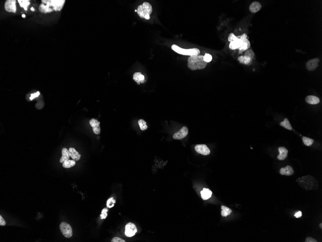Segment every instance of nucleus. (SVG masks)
I'll return each mask as SVG.
<instances>
[{
	"label": "nucleus",
	"mask_w": 322,
	"mask_h": 242,
	"mask_svg": "<svg viewBox=\"0 0 322 242\" xmlns=\"http://www.w3.org/2000/svg\"><path fill=\"white\" fill-rule=\"evenodd\" d=\"M65 2V0H42L39 10L42 13L60 11L63 8Z\"/></svg>",
	"instance_id": "obj_1"
},
{
	"label": "nucleus",
	"mask_w": 322,
	"mask_h": 242,
	"mask_svg": "<svg viewBox=\"0 0 322 242\" xmlns=\"http://www.w3.org/2000/svg\"><path fill=\"white\" fill-rule=\"evenodd\" d=\"M90 125L93 128L94 133L96 135H99L101 133V129L100 127V122L97 119H92L89 121Z\"/></svg>",
	"instance_id": "obj_12"
},
{
	"label": "nucleus",
	"mask_w": 322,
	"mask_h": 242,
	"mask_svg": "<svg viewBox=\"0 0 322 242\" xmlns=\"http://www.w3.org/2000/svg\"><path fill=\"white\" fill-rule=\"evenodd\" d=\"M238 38V37L236 36L235 35H234V34L233 33H231L228 36V41H229L232 42L235 41Z\"/></svg>",
	"instance_id": "obj_32"
},
{
	"label": "nucleus",
	"mask_w": 322,
	"mask_h": 242,
	"mask_svg": "<svg viewBox=\"0 0 322 242\" xmlns=\"http://www.w3.org/2000/svg\"><path fill=\"white\" fill-rule=\"evenodd\" d=\"M69 152L70 157L73 160L78 161L80 160L81 157V155L79 153V152L76 151L75 149L72 147H70L69 149Z\"/></svg>",
	"instance_id": "obj_17"
},
{
	"label": "nucleus",
	"mask_w": 322,
	"mask_h": 242,
	"mask_svg": "<svg viewBox=\"0 0 322 242\" xmlns=\"http://www.w3.org/2000/svg\"><path fill=\"white\" fill-rule=\"evenodd\" d=\"M239 46H240V39L239 37H238L237 39L235 41L231 42L229 45V48L230 49L232 50H235L239 48Z\"/></svg>",
	"instance_id": "obj_24"
},
{
	"label": "nucleus",
	"mask_w": 322,
	"mask_h": 242,
	"mask_svg": "<svg viewBox=\"0 0 322 242\" xmlns=\"http://www.w3.org/2000/svg\"><path fill=\"white\" fill-rule=\"evenodd\" d=\"M5 10L8 12L16 13L17 11L16 0L7 1L5 4Z\"/></svg>",
	"instance_id": "obj_10"
},
{
	"label": "nucleus",
	"mask_w": 322,
	"mask_h": 242,
	"mask_svg": "<svg viewBox=\"0 0 322 242\" xmlns=\"http://www.w3.org/2000/svg\"><path fill=\"white\" fill-rule=\"evenodd\" d=\"M60 229L65 237L71 238L72 236V229L70 225L63 222L60 225Z\"/></svg>",
	"instance_id": "obj_6"
},
{
	"label": "nucleus",
	"mask_w": 322,
	"mask_h": 242,
	"mask_svg": "<svg viewBox=\"0 0 322 242\" xmlns=\"http://www.w3.org/2000/svg\"><path fill=\"white\" fill-rule=\"evenodd\" d=\"M247 36L245 33L239 36L240 38V46L239 49L240 53L243 52L244 51H247L250 48V43L248 39Z\"/></svg>",
	"instance_id": "obj_5"
},
{
	"label": "nucleus",
	"mask_w": 322,
	"mask_h": 242,
	"mask_svg": "<svg viewBox=\"0 0 322 242\" xmlns=\"http://www.w3.org/2000/svg\"><path fill=\"white\" fill-rule=\"evenodd\" d=\"M294 216L296 217V218H300L302 216V212L301 211H298V212L296 213Z\"/></svg>",
	"instance_id": "obj_38"
},
{
	"label": "nucleus",
	"mask_w": 322,
	"mask_h": 242,
	"mask_svg": "<svg viewBox=\"0 0 322 242\" xmlns=\"http://www.w3.org/2000/svg\"><path fill=\"white\" fill-rule=\"evenodd\" d=\"M319 62L320 60L317 58L309 60L306 63L307 69L309 71H313L315 70L318 68V67L319 66Z\"/></svg>",
	"instance_id": "obj_8"
},
{
	"label": "nucleus",
	"mask_w": 322,
	"mask_h": 242,
	"mask_svg": "<svg viewBox=\"0 0 322 242\" xmlns=\"http://www.w3.org/2000/svg\"><path fill=\"white\" fill-rule=\"evenodd\" d=\"M221 215L223 217H226L228 215H229L230 214H231L232 212V210L231 209L228 208V207L225 206H221Z\"/></svg>",
	"instance_id": "obj_23"
},
{
	"label": "nucleus",
	"mask_w": 322,
	"mask_h": 242,
	"mask_svg": "<svg viewBox=\"0 0 322 242\" xmlns=\"http://www.w3.org/2000/svg\"><path fill=\"white\" fill-rule=\"evenodd\" d=\"M245 56L249 57L252 60H253L255 56V54L253 51L251 49H249V50H247L246 51V52L245 53Z\"/></svg>",
	"instance_id": "obj_30"
},
{
	"label": "nucleus",
	"mask_w": 322,
	"mask_h": 242,
	"mask_svg": "<svg viewBox=\"0 0 322 242\" xmlns=\"http://www.w3.org/2000/svg\"><path fill=\"white\" fill-rule=\"evenodd\" d=\"M5 224H6V222L5 221V219L1 215L0 216V225L1 226H5Z\"/></svg>",
	"instance_id": "obj_37"
},
{
	"label": "nucleus",
	"mask_w": 322,
	"mask_h": 242,
	"mask_svg": "<svg viewBox=\"0 0 322 242\" xmlns=\"http://www.w3.org/2000/svg\"><path fill=\"white\" fill-rule=\"evenodd\" d=\"M195 151L198 153L201 154L204 156L209 155L210 153V151L208 147L204 144L197 145L194 147Z\"/></svg>",
	"instance_id": "obj_11"
},
{
	"label": "nucleus",
	"mask_w": 322,
	"mask_h": 242,
	"mask_svg": "<svg viewBox=\"0 0 322 242\" xmlns=\"http://www.w3.org/2000/svg\"><path fill=\"white\" fill-rule=\"evenodd\" d=\"M17 2L19 3L20 7L23 8L26 11H27L28 5H30L29 0H19Z\"/></svg>",
	"instance_id": "obj_26"
},
{
	"label": "nucleus",
	"mask_w": 322,
	"mask_h": 242,
	"mask_svg": "<svg viewBox=\"0 0 322 242\" xmlns=\"http://www.w3.org/2000/svg\"><path fill=\"white\" fill-rule=\"evenodd\" d=\"M133 79L138 84H140V83H143L145 82L144 76L140 72H137L134 74Z\"/></svg>",
	"instance_id": "obj_18"
},
{
	"label": "nucleus",
	"mask_w": 322,
	"mask_h": 242,
	"mask_svg": "<svg viewBox=\"0 0 322 242\" xmlns=\"http://www.w3.org/2000/svg\"><path fill=\"white\" fill-rule=\"evenodd\" d=\"M188 61V68L192 71L204 69L208 64L203 55L192 56L189 57Z\"/></svg>",
	"instance_id": "obj_2"
},
{
	"label": "nucleus",
	"mask_w": 322,
	"mask_h": 242,
	"mask_svg": "<svg viewBox=\"0 0 322 242\" xmlns=\"http://www.w3.org/2000/svg\"><path fill=\"white\" fill-rule=\"evenodd\" d=\"M152 7L148 2H144L143 4L139 5L137 9V12L140 18H144L146 19H150L149 15L152 13Z\"/></svg>",
	"instance_id": "obj_3"
},
{
	"label": "nucleus",
	"mask_w": 322,
	"mask_h": 242,
	"mask_svg": "<svg viewBox=\"0 0 322 242\" xmlns=\"http://www.w3.org/2000/svg\"><path fill=\"white\" fill-rule=\"evenodd\" d=\"M188 129L187 127H183L181 130L174 133L173 136V138L176 140L183 139L188 135Z\"/></svg>",
	"instance_id": "obj_9"
},
{
	"label": "nucleus",
	"mask_w": 322,
	"mask_h": 242,
	"mask_svg": "<svg viewBox=\"0 0 322 242\" xmlns=\"http://www.w3.org/2000/svg\"><path fill=\"white\" fill-rule=\"evenodd\" d=\"M75 164V160H68L63 162L62 166L65 168H70L73 167Z\"/></svg>",
	"instance_id": "obj_22"
},
{
	"label": "nucleus",
	"mask_w": 322,
	"mask_h": 242,
	"mask_svg": "<svg viewBox=\"0 0 322 242\" xmlns=\"http://www.w3.org/2000/svg\"><path fill=\"white\" fill-rule=\"evenodd\" d=\"M39 95L40 92L39 91L37 92H36V93H35L32 94V95H31V97H30V100H33V99L35 98H36V97H37L39 96Z\"/></svg>",
	"instance_id": "obj_35"
},
{
	"label": "nucleus",
	"mask_w": 322,
	"mask_h": 242,
	"mask_svg": "<svg viewBox=\"0 0 322 242\" xmlns=\"http://www.w3.org/2000/svg\"><path fill=\"white\" fill-rule=\"evenodd\" d=\"M262 6L261 3L258 2H254L250 5L249 10L253 13H257L261 9Z\"/></svg>",
	"instance_id": "obj_16"
},
{
	"label": "nucleus",
	"mask_w": 322,
	"mask_h": 242,
	"mask_svg": "<svg viewBox=\"0 0 322 242\" xmlns=\"http://www.w3.org/2000/svg\"><path fill=\"white\" fill-rule=\"evenodd\" d=\"M30 10H31V11H34L35 10L34 8H33V7H32V8H30Z\"/></svg>",
	"instance_id": "obj_39"
},
{
	"label": "nucleus",
	"mask_w": 322,
	"mask_h": 242,
	"mask_svg": "<svg viewBox=\"0 0 322 242\" xmlns=\"http://www.w3.org/2000/svg\"><path fill=\"white\" fill-rule=\"evenodd\" d=\"M201 197L204 200L209 199L212 196V192L208 188H204L201 192Z\"/></svg>",
	"instance_id": "obj_21"
},
{
	"label": "nucleus",
	"mask_w": 322,
	"mask_h": 242,
	"mask_svg": "<svg viewBox=\"0 0 322 242\" xmlns=\"http://www.w3.org/2000/svg\"><path fill=\"white\" fill-rule=\"evenodd\" d=\"M108 209L107 208H104L102 209V211H101V214L100 217L101 218L103 219H105L108 216V214H107V212H108Z\"/></svg>",
	"instance_id": "obj_31"
},
{
	"label": "nucleus",
	"mask_w": 322,
	"mask_h": 242,
	"mask_svg": "<svg viewBox=\"0 0 322 242\" xmlns=\"http://www.w3.org/2000/svg\"><path fill=\"white\" fill-rule=\"evenodd\" d=\"M204 61L206 62L207 63L209 62L212 60V56L209 54H206L204 56Z\"/></svg>",
	"instance_id": "obj_33"
},
{
	"label": "nucleus",
	"mask_w": 322,
	"mask_h": 242,
	"mask_svg": "<svg viewBox=\"0 0 322 242\" xmlns=\"http://www.w3.org/2000/svg\"><path fill=\"white\" fill-rule=\"evenodd\" d=\"M320 227L321 229H322V223H321L320 224Z\"/></svg>",
	"instance_id": "obj_41"
},
{
	"label": "nucleus",
	"mask_w": 322,
	"mask_h": 242,
	"mask_svg": "<svg viewBox=\"0 0 322 242\" xmlns=\"http://www.w3.org/2000/svg\"><path fill=\"white\" fill-rule=\"evenodd\" d=\"M138 230L135 225L133 223H127L125 227V235L127 237H131L135 235Z\"/></svg>",
	"instance_id": "obj_7"
},
{
	"label": "nucleus",
	"mask_w": 322,
	"mask_h": 242,
	"mask_svg": "<svg viewBox=\"0 0 322 242\" xmlns=\"http://www.w3.org/2000/svg\"><path fill=\"white\" fill-rule=\"evenodd\" d=\"M22 18H25V17H26L25 15V14L22 15Z\"/></svg>",
	"instance_id": "obj_40"
},
{
	"label": "nucleus",
	"mask_w": 322,
	"mask_h": 242,
	"mask_svg": "<svg viewBox=\"0 0 322 242\" xmlns=\"http://www.w3.org/2000/svg\"><path fill=\"white\" fill-rule=\"evenodd\" d=\"M172 49L175 52L183 55L190 56H197L199 55L200 53V51L197 48H193L189 49H183L178 46L176 44H173V46H172Z\"/></svg>",
	"instance_id": "obj_4"
},
{
	"label": "nucleus",
	"mask_w": 322,
	"mask_h": 242,
	"mask_svg": "<svg viewBox=\"0 0 322 242\" xmlns=\"http://www.w3.org/2000/svg\"><path fill=\"white\" fill-rule=\"evenodd\" d=\"M138 124L140 126V130H142V131H145L148 128L146 122L142 119H140V120H138Z\"/></svg>",
	"instance_id": "obj_27"
},
{
	"label": "nucleus",
	"mask_w": 322,
	"mask_h": 242,
	"mask_svg": "<svg viewBox=\"0 0 322 242\" xmlns=\"http://www.w3.org/2000/svg\"><path fill=\"white\" fill-rule=\"evenodd\" d=\"M280 125L287 130H290V131L292 130V127L288 119H284L283 122H281Z\"/></svg>",
	"instance_id": "obj_25"
},
{
	"label": "nucleus",
	"mask_w": 322,
	"mask_h": 242,
	"mask_svg": "<svg viewBox=\"0 0 322 242\" xmlns=\"http://www.w3.org/2000/svg\"><path fill=\"white\" fill-rule=\"evenodd\" d=\"M278 151L280 153L279 155L277 156V158H278V160H283L286 159V158L288 156V149H286L284 147H279Z\"/></svg>",
	"instance_id": "obj_15"
},
{
	"label": "nucleus",
	"mask_w": 322,
	"mask_h": 242,
	"mask_svg": "<svg viewBox=\"0 0 322 242\" xmlns=\"http://www.w3.org/2000/svg\"><path fill=\"white\" fill-rule=\"evenodd\" d=\"M116 201L113 198H110L107 201V206L108 208H111L114 206Z\"/></svg>",
	"instance_id": "obj_29"
},
{
	"label": "nucleus",
	"mask_w": 322,
	"mask_h": 242,
	"mask_svg": "<svg viewBox=\"0 0 322 242\" xmlns=\"http://www.w3.org/2000/svg\"><path fill=\"white\" fill-rule=\"evenodd\" d=\"M112 242H126V241L123 240L121 238L118 237H115L113 238V239H112L111 241Z\"/></svg>",
	"instance_id": "obj_34"
},
{
	"label": "nucleus",
	"mask_w": 322,
	"mask_h": 242,
	"mask_svg": "<svg viewBox=\"0 0 322 242\" xmlns=\"http://www.w3.org/2000/svg\"><path fill=\"white\" fill-rule=\"evenodd\" d=\"M305 242H317V241L313 239V238L311 237H308L306 239Z\"/></svg>",
	"instance_id": "obj_36"
},
{
	"label": "nucleus",
	"mask_w": 322,
	"mask_h": 242,
	"mask_svg": "<svg viewBox=\"0 0 322 242\" xmlns=\"http://www.w3.org/2000/svg\"><path fill=\"white\" fill-rule=\"evenodd\" d=\"M302 141L304 145L307 146H311L313 145L314 142V140L310 138L307 137L305 136H303L302 137Z\"/></svg>",
	"instance_id": "obj_28"
},
{
	"label": "nucleus",
	"mask_w": 322,
	"mask_h": 242,
	"mask_svg": "<svg viewBox=\"0 0 322 242\" xmlns=\"http://www.w3.org/2000/svg\"><path fill=\"white\" fill-rule=\"evenodd\" d=\"M305 101L307 103L310 105H317L320 103V99L317 97L313 95H309L306 97Z\"/></svg>",
	"instance_id": "obj_14"
},
{
	"label": "nucleus",
	"mask_w": 322,
	"mask_h": 242,
	"mask_svg": "<svg viewBox=\"0 0 322 242\" xmlns=\"http://www.w3.org/2000/svg\"><path fill=\"white\" fill-rule=\"evenodd\" d=\"M280 172L282 175L286 176H292L294 173V170L291 166L288 165L286 167L282 168L280 170Z\"/></svg>",
	"instance_id": "obj_13"
},
{
	"label": "nucleus",
	"mask_w": 322,
	"mask_h": 242,
	"mask_svg": "<svg viewBox=\"0 0 322 242\" xmlns=\"http://www.w3.org/2000/svg\"><path fill=\"white\" fill-rule=\"evenodd\" d=\"M238 60L241 63L247 65H251L252 62V60L250 58L245 56H241L238 57Z\"/></svg>",
	"instance_id": "obj_19"
},
{
	"label": "nucleus",
	"mask_w": 322,
	"mask_h": 242,
	"mask_svg": "<svg viewBox=\"0 0 322 242\" xmlns=\"http://www.w3.org/2000/svg\"><path fill=\"white\" fill-rule=\"evenodd\" d=\"M69 151H68L66 148H63L62 150V157L60 159V162L63 163L67 160H69Z\"/></svg>",
	"instance_id": "obj_20"
}]
</instances>
